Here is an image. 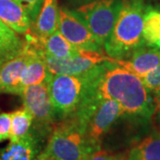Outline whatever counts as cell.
<instances>
[{
  "mask_svg": "<svg viewBox=\"0 0 160 160\" xmlns=\"http://www.w3.org/2000/svg\"><path fill=\"white\" fill-rule=\"evenodd\" d=\"M91 92L99 99H109L120 105L124 116L139 120H149L157 109L152 92L142 79L114 61L105 63L102 71L90 86Z\"/></svg>",
  "mask_w": 160,
  "mask_h": 160,
  "instance_id": "6da1fadb",
  "label": "cell"
},
{
  "mask_svg": "<svg viewBox=\"0 0 160 160\" xmlns=\"http://www.w3.org/2000/svg\"><path fill=\"white\" fill-rule=\"evenodd\" d=\"M145 8L142 0H123L114 27L104 44V52L109 57L124 60L145 46L142 38Z\"/></svg>",
  "mask_w": 160,
  "mask_h": 160,
  "instance_id": "7a4b0ae2",
  "label": "cell"
},
{
  "mask_svg": "<svg viewBox=\"0 0 160 160\" xmlns=\"http://www.w3.org/2000/svg\"><path fill=\"white\" fill-rule=\"evenodd\" d=\"M89 155L86 127L69 116L53 126L39 160H86Z\"/></svg>",
  "mask_w": 160,
  "mask_h": 160,
  "instance_id": "3957f363",
  "label": "cell"
},
{
  "mask_svg": "<svg viewBox=\"0 0 160 160\" xmlns=\"http://www.w3.org/2000/svg\"><path fill=\"white\" fill-rule=\"evenodd\" d=\"M105 63L82 74L51 75L48 90L58 121L74 113L92 82L102 71Z\"/></svg>",
  "mask_w": 160,
  "mask_h": 160,
  "instance_id": "277c9868",
  "label": "cell"
},
{
  "mask_svg": "<svg viewBox=\"0 0 160 160\" xmlns=\"http://www.w3.org/2000/svg\"><path fill=\"white\" fill-rule=\"evenodd\" d=\"M123 0H92L72 10L104 46L114 27Z\"/></svg>",
  "mask_w": 160,
  "mask_h": 160,
  "instance_id": "5b68a950",
  "label": "cell"
},
{
  "mask_svg": "<svg viewBox=\"0 0 160 160\" xmlns=\"http://www.w3.org/2000/svg\"><path fill=\"white\" fill-rule=\"evenodd\" d=\"M20 96L22 99L23 107L29 110L33 118L32 128L48 137L58 122L49 94L48 82L27 86Z\"/></svg>",
  "mask_w": 160,
  "mask_h": 160,
  "instance_id": "8992f818",
  "label": "cell"
},
{
  "mask_svg": "<svg viewBox=\"0 0 160 160\" xmlns=\"http://www.w3.org/2000/svg\"><path fill=\"white\" fill-rule=\"evenodd\" d=\"M123 116L124 111L118 103L109 99L101 100L86 126V139L90 154L102 149L103 138Z\"/></svg>",
  "mask_w": 160,
  "mask_h": 160,
  "instance_id": "52a82bcc",
  "label": "cell"
},
{
  "mask_svg": "<svg viewBox=\"0 0 160 160\" xmlns=\"http://www.w3.org/2000/svg\"><path fill=\"white\" fill-rule=\"evenodd\" d=\"M58 29L73 46L80 49L104 52V46L99 42L89 28L72 10L65 6L59 7Z\"/></svg>",
  "mask_w": 160,
  "mask_h": 160,
  "instance_id": "ba28073f",
  "label": "cell"
},
{
  "mask_svg": "<svg viewBox=\"0 0 160 160\" xmlns=\"http://www.w3.org/2000/svg\"><path fill=\"white\" fill-rule=\"evenodd\" d=\"M51 75H78L93 69L107 61H114L105 52L81 49L74 56L65 59L53 57L40 50Z\"/></svg>",
  "mask_w": 160,
  "mask_h": 160,
  "instance_id": "9c48e42d",
  "label": "cell"
},
{
  "mask_svg": "<svg viewBox=\"0 0 160 160\" xmlns=\"http://www.w3.org/2000/svg\"><path fill=\"white\" fill-rule=\"evenodd\" d=\"M36 48L34 41L26 39L22 49L0 67V92L17 95L22 93L23 72Z\"/></svg>",
  "mask_w": 160,
  "mask_h": 160,
  "instance_id": "30bf717a",
  "label": "cell"
},
{
  "mask_svg": "<svg viewBox=\"0 0 160 160\" xmlns=\"http://www.w3.org/2000/svg\"><path fill=\"white\" fill-rule=\"evenodd\" d=\"M47 138L32 128L26 137L0 149V160H39Z\"/></svg>",
  "mask_w": 160,
  "mask_h": 160,
  "instance_id": "8fae6325",
  "label": "cell"
},
{
  "mask_svg": "<svg viewBox=\"0 0 160 160\" xmlns=\"http://www.w3.org/2000/svg\"><path fill=\"white\" fill-rule=\"evenodd\" d=\"M115 62L139 78H142L160 64V50L142 46L134 50L126 59L115 60Z\"/></svg>",
  "mask_w": 160,
  "mask_h": 160,
  "instance_id": "7c38bea8",
  "label": "cell"
},
{
  "mask_svg": "<svg viewBox=\"0 0 160 160\" xmlns=\"http://www.w3.org/2000/svg\"><path fill=\"white\" fill-rule=\"evenodd\" d=\"M0 20L17 34L27 35L31 32V19L13 0H0Z\"/></svg>",
  "mask_w": 160,
  "mask_h": 160,
  "instance_id": "4fadbf2b",
  "label": "cell"
},
{
  "mask_svg": "<svg viewBox=\"0 0 160 160\" xmlns=\"http://www.w3.org/2000/svg\"><path fill=\"white\" fill-rule=\"evenodd\" d=\"M29 38L34 41L43 52L60 59L74 56L81 50L80 48L76 47L66 39L62 34L59 31V29L50 35L49 37L44 38H37L32 32L29 36Z\"/></svg>",
  "mask_w": 160,
  "mask_h": 160,
  "instance_id": "5bb4252c",
  "label": "cell"
},
{
  "mask_svg": "<svg viewBox=\"0 0 160 160\" xmlns=\"http://www.w3.org/2000/svg\"><path fill=\"white\" fill-rule=\"evenodd\" d=\"M58 0H44L31 32L39 38H47L58 30Z\"/></svg>",
  "mask_w": 160,
  "mask_h": 160,
  "instance_id": "9a60e30c",
  "label": "cell"
},
{
  "mask_svg": "<svg viewBox=\"0 0 160 160\" xmlns=\"http://www.w3.org/2000/svg\"><path fill=\"white\" fill-rule=\"evenodd\" d=\"M128 160H160V130L154 128L128 153Z\"/></svg>",
  "mask_w": 160,
  "mask_h": 160,
  "instance_id": "2e32d148",
  "label": "cell"
},
{
  "mask_svg": "<svg viewBox=\"0 0 160 160\" xmlns=\"http://www.w3.org/2000/svg\"><path fill=\"white\" fill-rule=\"evenodd\" d=\"M37 45V44H36ZM51 74L49 73L45 60L42 56L40 49L37 46L36 50L29 58L22 78V88L27 86L39 85L49 81Z\"/></svg>",
  "mask_w": 160,
  "mask_h": 160,
  "instance_id": "e0dca14e",
  "label": "cell"
},
{
  "mask_svg": "<svg viewBox=\"0 0 160 160\" xmlns=\"http://www.w3.org/2000/svg\"><path fill=\"white\" fill-rule=\"evenodd\" d=\"M144 45L160 50V8L146 6L143 17Z\"/></svg>",
  "mask_w": 160,
  "mask_h": 160,
  "instance_id": "ac0fdd59",
  "label": "cell"
},
{
  "mask_svg": "<svg viewBox=\"0 0 160 160\" xmlns=\"http://www.w3.org/2000/svg\"><path fill=\"white\" fill-rule=\"evenodd\" d=\"M26 39H22L19 35L6 26L0 20V57L11 59L22 49Z\"/></svg>",
  "mask_w": 160,
  "mask_h": 160,
  "instance_id": "d6986e66",
  "label": "cell"
},
{
  "mask_svg": "<svg viewBox=\"0 0 160 160\" xmlns=\"http://www.w3.org/2000/svg\"><path fill=\"white\" fill-rule=\"evenodd\" d=\"M12 124L9 140L12 142H18L29 134L33 126V118L26 108L11 112Z\"/></svg>",
  "mask_w": 160,
  "mask_h": 160,
  "instance_id": "ffe728a7",
  "label": "cell"
},
{
  "mask_svg": "<svg viewBox=\"0 0 160 160\" xmlns=\"http://www.w3.org/2000/svg\"><path fill=\"white\" fill-rule=\"evenodd\" d=\"M145 86L149 89L152 93L157 94L160 92V64L153 69L149 74L140 78Z\"/></svg>",
  "mask_w": 160,
  "mask_h": 160,
  "instance_id": "44dd1931",
  "label": "cell"
},
{
  "mask_svg": "<svg viewBox=\"0 0 160 160\" xmlns=\"http://www.w3.org/2000/svg\"><path fill=\"white\" fill-rule=\"evenodd\" d=\"M22 7L31 19L32 25L34 24L36 19L38 15L40 8L44 0H13Z\"/></svg>",
  "mask_w": 160,
  "mask_h": 160,
  "instance_id": "7402d4cb",
  "label": "cell"
},
{
  "mask_svg": "<svg viewBox=\"0 0 160 160\" xmlns=\"http://www.w3.org/2000/svg\"><path fill=\"white\" fill-rule=\"evenodd\" d=\"M86 160H128V154L112 153L110 151L101 149L91 153Z\"/></svg>",
  "mask_w": 160,
  "mask_h": 160,
  "instance_id": "603a6c76",
  "label": "cell"
},
{
  "mask_svg": "<svg viewBox=\"0 0 160 160\" xmlns=\"http://www.w3.org/2000/svg\"><path fill=\"white\" fill-rule=\"evenodd\" d=\"M12 115L7 112L0 113V142H3L10 137Z\"/></svg>",
  "mask_w": 160,
  "mask_h": 160,
  "instance_id": "cb8c5ba5",
  "label": "cell"
},
{
  "mask_svg": "<svg viewBox=\"0 0 160 160\" xmlns=\"http://www.w3.org/2000/svg\"><path fill=\"white\" fill-rule=\"evenodd\" d=\"M155 114H157V120H158V129L160 130V104L157 105V109H156V112Z\"/></svg>",
  "mask_w": 160,
  "mask_h": 160,
  "instance_id": "d4e9b609",
  "label": "cell"
},
{
  "mask_svg": "<svg viewBox=\"0 0 160 160\" xmlns=\"http://www.w3.org/2000/svg\"><path fill=\"white\" fill-rule=\"evenodd\" d=\"M155 99H156V102H157V105L160 104V92H158L157 94H155Z\"/></svg>",
  "mask_w": 160,
  "mask_h": 160,
  "instance_id": "484cf974",
  "label": "cell"
},
{
  "mask_svg": "<svg viewBox=\"0 0 160 160\" xmlns=\"http://www.w3.org/2000/svg\"><path fill=\"white\" fill-rule=\"evenodd\" d=\"M10 60V59H9ZM6 61H8V59H6V58H3V57H0V67L4 64V63L6 62Z\"/></svg>",
  "mask_w": 160,
  "mask_h": 160,
  "instance_id": "4316f807",
  "label": "cell"
},
{
  "mask_svg": "<svg viewBox=\"0 0 160 160\" xmlns=\"http://www.w3.org/2000/svg\"><path fill=\"white\" fill-rule=\"evenodd\" d=\"M142 1H144V0H142Z\"/></svg>",
  "mask_w": 160,
  "mask_h": 160,
  "instance_id": "83f0119b",
  "label": "cell"
}]
</instances>
